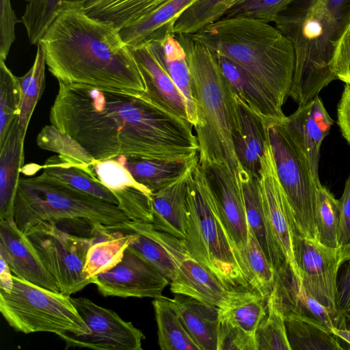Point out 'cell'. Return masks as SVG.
<instances>
[{
  "instance_id": "obj_1",
  "label": "cell",
  "mask_w": 350,
  "mask_h": 350,
  "mask_svg": "<svg viewBox=\"0 0 350 350\" xmlns=\"http://www.w3.org/2000/svg\"><path fill=\"white\" fill-rule=\"evenodd\" d=\"M51 124L95 161L133 157L188 161L199 144L188 120L156 106L142 93L58 81Z\"/></svg>"
},
{
  "instance_id": "obj_2",
  "label": "cell",
  "mask_w": 350,
  "mask_h": 350,
  "mask_svg": "<svg viewBox=\"0 0 350 350\" xmlns=\"http://www.w3.org/2000/svg\"><path fill=\"white\" fill-rule=\"evenodd\" d=\"M46 65L57 79L136 93L144 83L120 28L88 14L83 6L61 12L39 43Z\"/></svg>"
},
{
  "instance_id": "obj_3",
  "label": "cell",
  "mask_w": 350,
  "mask_h": 350,
  "mask_svg": "<svg viewBox=\"0 0 350 350\" xmlns=\"http://www.w3.org/2000/svg\"><path fill=\"white\" fill-rule=\"evenodd\" d=\"M189 36L247 70L282 108L295 59L293 44L277 27L253 18H221Z\"/></svg>"
},
{
  "instance_id": "obj_4",
  "label": "cell",
  "mask_w": 350,
  "mask_h": 350,
  "mask_svg": "<svg viewBox=\"0 0 350 350\" xmlns=\"http://www.w3.org/2000/svg\"><path fill=\"white\" fill-rule=\"evenodd\" d=\"M183 45L191 74L198 123L199 163L220 162L237 172L232 135L240 125L239 100L215 54L189 35L175 34Z\"/></svg>"
},
{
  "instance_id": "obj_5",
  "label": "cell",
  "mask_w": 350,
  "mask_h": 350,
  "mask_svg": "<svg viewBox=\"0 0 350 350\" xmlns=\"http://www.w3.org/2000/svg\"><path fill=\"white\" fill-rule=\"evenodd\" d=\"M274 22L294 49L295 70L289 96L299 107L304 106L336 79L332 64L342 29L323 0H296Z\"/></svg>"
},
{
  "instance_id": "obj_6",
  "label": "cell",
  "mask_w": 350,
  "mask_h": 350,
  "mask_svg": "<svg viewBox=\"0 0 350 350\" xmlns=\"http://www.w3.org/2000/svg\"><path fill=\"white\" fill-rule=\"evenodd\" d=\"M14 220L25 233L42 221L85 222L124 232L132 221L117 204L77 189L44 171L20 178Z\"/></svg>"
},
{
  "instance_id": "obj_7",
  "label": "cell",
  "mask_w": 350,
  "mask_h": 350,
  "mask_svg": "<svg viewBox=\"0 0 350 350\" xmlns=\"http://www.w3.org/2000/svg\"><path fill=\"white\" fill-rule=\"evenodd\" d=\"M187 206L185 241L190 256L208 268L228 288L249 284L219 221L199 162L188 180Z\"/></svg>"
},
{
  "instance_id": "obj_8",
  "label": "cell",
  "mask_w": 350,
  "mask_h": 350,
  "mask_svg": "<svg viewBox=\"0 0 350 350\" xmlns=\"http://www.w3.org/2000/svg\"><path fill=\"white\" fill-rule=\"evenodd\" d=\"M10 293L0 290V312L8 325L24 334H87L90 328L69 295L39 286L13 275Z\"/></svg>"
},
{
  "instance_id": "obj_9",
  "label": "cell",
  "mask_w": 350,
  "mask_h": 350,
  "mask_svg": "<svg viewBox=\"0 0 350 350\" xmlns=\"http://www.w3.org/2000/svg\"><path fill=\"white\" fill-rule=\"evenodd\" d=\"M280 184L304 236L317 239L315 208L319 185L304 152L281 123H266Z\"/></svg>"
},
{
  "instance_id": "obj_10",
  "label": "cell",
  "mask_w": 350,
  "mask_h": 350,
  "mask_svg": "<svg viewBox=\"0 0 350 350\" xmlns=\"http://www.w3.org/2000/svg\"><path fill=\"white\" fill-rule=\"evenodd\" d=\"M59 292L71 295L92 283L83 273L94 235L75 234L55 221H42L25 233Z\"/></svg>"
},
{
  "instance_id": "obj_11",
  "label": "cell",
  "mask_w": 350,
  "mask_h": 350,
  "mask_svg": "<svg viewBox=\"0 0 350 350\" xmlns=\"http://www.w3.org/2000/svg\"><path fill=\"white\" fill-rule=\"evenodd\" d=\"M211 190L219 221L239 266L249 284L248 225L238 173L220 162L200 164Z\"/></svg>"
},
{
  "instance_id": "obj_12",
  "label": "cell",
  "mask_w": 350,
  "mask_h": 350,
  "mask_svg": "<svg viewBox=\"0 0 350 350\" xmlns=\"http://www.w3.org/2000/svg\"><path fill=\"white\" fill-rule=\"evenodd\" d=\"M294 248L301 282L306 291L327 308L340 312L336 304L337 280L341 265L350 256V245L327 247L317 239L304 236L296 226Z\"/></svg>"
},
{
  "instance_id": "obj_13",
  "label": "cell",
  "mask_w": 350,
  "mask_h": 350,
  "mask_svg": "<svg viewBox=\"0 0 350 350\" xmlns=\"http://www.w3.org/2000/svg\"><path fill=\"white\" fill-rule=\"evenodd\" d=\"M79 314L90 332L76 336L62 334L66 348L95 350H142L143 332L131 322L123 320L116 312L97 305L85 297H71Z\"/></svg>"
},
{
  "instance_id": "obj_14",
  "label": "cell",
  "mask_w": 350,
  "mask_h": 350,
  "mask_svg": "<svg viewBox=\"0 0 350 350\" xmlns=\"http://www.w3.org/2000/svg\"><path fill=\"white\" fill-rule=\"evenodd\" d=\"M258 177L264 208L271 233L286 262L301 281L294 248L296 224L293 211L278 178L269 137L261 159Z\"/></svg>"
},
{
  "instance_id": "obj_15",
  "label": "cell",
  "mask_w": 350,
  "mask_h": 350,
  "mask_svg": "<svg viewBox=\"0 0 350 350\" xmlns=\"http://www.w3.org/2000/svg\"><path fill=\"white\" fill-rule=\"evenodd\" d=\"M92 283L104 297L154 299L162 295L170 281L128 247L120 262L94 276Z\"/></svg>"
},
{
  "instance_id": "obj_16",
  "label": "cell",
  "mask_w": 350,
  "mask_h": 350,
  "mask_svg": "<svg viewBox=\"0 0 350 350\" xmlns=\"http://www.w3.org/2000/svg\"><path fill=\"white\" fill-rule=\"evenodd\" d=\"M133 233L129 247L137 253L169 281L182 262L190 256L185 240L154 228L151 223L131 221L126 231Z\"/></svg>"
},
{
  "instance_id": "obj_17",
  "label": "cell",
  "mask_w": 350,
  "mask_h": 350,
  "mask_svg": "<svg viewBox=\"0 0 350 350\" xmlns=\"http://www.w3.org/2000/svg\"><path fill=\"white\" fill-rule=\"evenodd\" d=\"M89 167L113 193L119 208L131 220L152 223V192L135 180L120 163L115 159L94 161Z\"/></svg>"
},
{
  "instance_id": "obj_18",
  "label": "cell",
  "mask_w": 350,
  "mask_h": 350,
  "mask_svg": "<svg viewBox=\"0 0 350 350\" xmlns=\"http://www.w3.org/2000/svg\"><path fill=\"white\" fill-rule=\"evenodd\" d=\"M307 158L316 183L321 185L319 176L320 150L324 139L334 124L321 98L316 97L299 107L281 123Z\"/></svg>"
},
{
  "instance_id": "obj_19",
  "label": "cell",
  "mask_w": 350,
  "mask_h": 350,
  "mask_svg": "<svg viewBox=\"0 0 350 350\" xmlns=\"http://www.w3.org/2000/svg\"><path fill=\"white\" fill-rule=\"evenodd\" d=\"M0 256L12 274L46 289L59 292L53 277L44 266L28 238L14 220L0 219Z\"/></svg>"
},
{
  "instance_id": "obj_20",
  "label": "cell",
  "mask_w": 350,
  "mask_h": 350,
  "mask_svg": "<svg viewBox=\"0 0 350 350\" xmlns=\"http://www.w3.org/2000/svg\"><path fill=\"white\" fill-rule=\"evenodd\" d=\"M275 273L272 292L283 313L291 312L309 318L331 331L334 328L342 329L347 327L345 316L340 312H334L327 308L308 293L286 262Z\"/></svg>"
},
{
  "instance_id": "obj_21",
  "label": "cell",
  "mask_w": 350,
  "mask_h": 350,
  "mask_svg": "<svg viewBox=\"0 0 350 350\" xmlns=\"http://www.w3.org/2000/svg\"><path fill=\"white\" fill-rule=\"evenodd\" d=\"M131 50L144 83L142 95L164 111L188 120L185 100L159 57L147 43Z\"/></svg>"
},
{
  "instance_id": "obj_22",
  "label": "cell",
  "mask_w": 350,
  "mask_h": 350,
  "mask_svg": "<svg viewBox=\"0 0 350 350\" xmlns=\"http://www.w3.org/2000/svg\"><path fill=\"white\" fill-rule=\"evenodd\" d=\"M214 54L224 75L243 103L260 116L265 123L283 122L286 116L282 108L257 80L234 62L223 55Z\"/></svg>"
},
{
  "instance_id": "obj_23",
  "label": "cell",
  "mask_w": 350,
  "mask_h": 350,
  "mask_svg": "<svg viewBox=\"0 0 350 350\" xmlns=\"http://www.w3.org/2000/svg\"><path fill=\"white\" fill-rule=\"evenodd\" d=\"M237 173L242 187L248 228L254 233L275 271L286 261L267 219L258 174L239 164Z\"/></svg>"
},
{
  "instance_id": "obj_24",
  "label": "cell",
  "mask_w": 350,
  "mask_h": 350,
  "mask_svg": "<svg viewBox=\"0 0 350 350\" xmlns=\"http://www.w3.org/2000/svg\"><path fill=\"white\" fill-rule=\"evenodd\" d=\"M193 168L152 196L154 228L183 240L186 238L188 180Z\"/></svg>"
},
{
  "instance_id": "obj_25",
  "label": "cell",
  "mask_w": 350,
  "mask_h": 350,
  "mask_svg": "<svg viewBox=\"0 0 350 350\" xmlns=\"http://www.w3.org/2000/svg\"><path fill=\"white\" fill-rule=\"evenodd\" d=\"M229 288L208 268L191 256L181 263L170 291L189 296L219 308L226 300Z\"/></svg>"
},
{
  "instance_id": "obj_26",
  "label": "cell",
  "mask_w": 350,
  "mask_h": 350,
  "mask_svg": "<svg viewBox=\"0 0 350 350\" xmlns=\"http://www.w3.org/2000/svg\"><path fill=\"white\" fill-rule=\"evenodd\" d=\"M163 62L169 75L182 94L186 104L188 120L193 127L198 118L193 96L191 74L185 51L174 33L146 42Z\"/></svg>"
},
{
  "instance_id": "obj_27",
  "label": "cell",
  "mask_w": 350,
  "mask_h": 350,
  "mask_svg": "<svg viewBox=\"0 0 350 350\" xmlns=\"http://www.w3.org/2000/svg\"><path fill=\"white\" fill-rule=\"evenodd\" d=\"M24 140L16 118L0 144V219L14 220L15 196L24 162Z\"/></svg>"
},
{
  "instance_id": "obj_28",
  "label": "cell",
  "mask_w": 350,
  "mask_h": 350,
  "mask_svg": "<svg viewBox=\"0 0 350 350\" xmlns=\"http://www.w3.org/2000/svg\"><path fill=\"white\" fill-rule=\"evenodd\" d=\"M171 301L200 350H217L219 308L181 294H176Z\"/></svg>"
},
{
  "instance_id": "obj_29",
  "label": "cell",
  "mask_w": 350,
  "mask_h": 350,
  "mask_svg": "<svg viewBox=\"0 0 350 350\" xmlns=\"http://www.w3.org/2000/svg\"><path fill=\"white\" fill-rule=\"evenodd\" d=\"M238 100L240 125L232 135L234 152L239 165L258 174L268 141L267 125L260 116Z\"/></svg>"
},
{
  "instance_id": "obj_30",
  "label": "cell",
  "mask_w": 350,
  "mask_h": 350,
  "mask_svg": "<svg viewBox=\"0 0 350 350\" xmlns=\"http://www.w3.org/2000/svg\"><path fill=\"white\" fill-rule=\"evenodd\" d=\"M113 159L126 168L135 180L148 189L152 194L181 178L199 162V155L188 161L124 156Z\"/></svg>"
},
{
  "instance_id": "obj_31",
  "label": "cell",
  "mask_w": 350,
  "mask_h": 350,
  "mask_svg": "<svg viewBox=\"0 0 350 350\" xmlns=\"http://www.w3.org/2000/svg\"><path fill=\"white\" fill-rule=\"evenodd\" d=\"M267 301L249 284L232 287L229 288L226 300L219 307L218 319L254 336L266 315Z\"/></svg>"
},
{
  "instance_id": "obj_32",
  "label": "cell",
  "mask_w": 350,
  "mask_h": 350,
  "mask_svg": "<svg viewBox=\"0 0 350 350\" xmlns=\"http://www.w3.org/2000/svg\"><path fill=\"white\" fill-rule=\"evenodd\" d=\"M197 0H173L139 21L120 29L123 41L130 49L137 48L149 40L173 32L175 21Z\"/></svg>"
},
{
  "instance_id": "obj_33",
  "label": "cell",
  "mask_w": 350,
  "mask_h": 350,
  "mask_svg": "<svg viewBox=\"0 0 350 350\" xmlns=\"http://www.w3.org/2000/svg\"><path fill=\"white\" fill-rule=\"evenodd\" d=\"M291 350H344L340 339L328 328L309 318L284 313Z\"/></svg>"
},
{
  "instance_id": "obj_34",
  "label": "cell",
  "mask_w": 350,
  "mask_h": 350,
  "mask_svg": "<svg viewBox=\"0 0 350 350\" xmlns=\"http://www.w3.org/2000/svg\"><path fill=\"white\" fill-rule=\"evenodd\" d=\"M173 0H88V14L118 28L133 24Z\"/></svg>"
},
{
  "instance_id": "obj_35",
  "label": "cell",
  "mask_w": 350,
  "mask_h": 350,
  "mask_svg": "<svg viewBox=\"0 0 350 350\" xmlns=\"http://www.w3.org/2000/svg\"><path fill=\"white\" fill-rule=\"evenodd\" d=\"M152 303L161 349L200 350L183 326L171 299L161 295L154 298Z\"/></svg>"
},
{
  "instance_id": "obj_36",
  "label": "cell",
  "mask_w": 350,
  "mask_h": 350,
  "mask_svg": "<svg viewBox=\"0 0 350 350\" xmlns=\"http://www.w3.org/2000/svg\"><path fill=\"white\" fill-rule=\"evenodd\" d=\"M42 168L49 175L77 189L118 206L113 193L100 182L89 167L75 164L57 154L48 159Z\"/></svg>"
},
{
  "instance_id": "obj_37",
  "label": "cell",
  "mask_w": 350,
  "mask_h": 350,
  "mask_svg": "<svg viewBox=\"0 0 350 350\" xmlns=\"http://www.w3.org/2000/svg\"><path fill=\"white\" fill-rule=\"evenodd\" d=\"M45 65L44 50L38 44L31 68L23 76L16 77L21 92L18 125L20 134L24 139L31 115L45 88Z\"/></svg>"
},
{
  "instance_id": "obj_38",
  "label": "cell",
  "mask_w": 350,
  "mask_h": 350,
  "mask_svg": "<svg viewBox=\"0 0 350 350\" xmlns=\"http://www.w3.org/2000/svg\"><path fill=\"white\" fill-rule=\"evenodd\" d=\"M88 0H30L22 16L30 44L38 45L49 26L64 10L85 6Z\"/></svg>"
},
{
  "instance_id": "obj_39",
  "label": "cell",
  "mask_w": 350,
  "mask_h": 350,
  "mask_svg": "<svg viewBox=\"0 0 350 350\" xmlns=\"http://www.w3.org/2000/svg\"><path fill=\"white\" fill-rule=\"evenodd\" d=\"M133 238V233L125 232L117 237L93 243L88 250L83 273L92 278L106 272L120 262Z\"/></svg>"
},
{
  "instance_id": "obj_40",
  "label": "cell",
  "mask_w": 350,
  "mask_h": 350,
  "mask_svg": "<svg viewBox=\"0 0 350 350\" xmlns=\"http://www.w3.org/2000/svg\"><path fill=\"white\" fill-rule=\"evenodd\" d=\"M256 350H291L283 311L271 291L267 301V313L254 334Z\"/></svg>"
},
{
  "instance_id": "obj_41",
  "label": "cell",
  "mask_w": 350,
  "mask_h": 350,
  "mask_svg": "<svg viewBox=\"0 0 350 350\" xmlns=\"http://www.w3.org/2000/svg\"><path fill=\"white\" fill-rule=\"evenodd\" d=\"M233 0H197L176 19L174 34L190 35L221 18Z\"/></svg>"
},
{
  "instance_id": "obj_42",
  "label": "cell",
  "mask_w": 350,
  "mask_h": 350,
  "mask_svg": "<svg viewBox=\"0 0 350 350\" xmlns=\"http://www.w3.org/2000/svg\"><path fill=\"white\" fill-rule=\"evenodd\" d=\"M340 217L338 200L321 185L317 191L315 208L317 240L319 243L329 247H340L338 241Z\"/></svg>"
},
{
  "instance_id": "obj_43",
  "label": "cell",
  "mask_w": 350,
  "mask_h": 350,
  "mask_svg": "<svg viewBox=\"0 0 350 350\" xmlns=\"http://www.w3.org/2000/svg\"><path fill=\"white\" fill-rule=\"evenodd\" d=\"M247 260L249 285L267 301L274 286L275 269L250 229L248 231Z\"/></svg>"
},
{
  "instance_id": "obj_44",
  "label": "cell",
  "mask_w": 350,
  "mask_h": 350,
  "mask_svg": "<svg viewBox=\"0 0 350 350\" xmlns=\"http://www.w3.org/2000/svg\"><path fill=\"white\" fill-rule=\"evenodd\" d=\"M37 143L40 148L55 152L63 159L85 167L95 161L75 139L52 124L42 129Z\"/></svg>"
},
{
  "instance_id": "obj_45",
  "label": "cell",
  "mask_w": 350,
  "mask_h": 350,
  "mask_svg": "<svg viewBox=\"0 0 350 350\" xmlns=\"http://www.w3.org/2000/svg\"><path fill=\"white\" fill-rule=\"evenodd\" d=\"M21 92L16 77L0 60V144L20 113Z\"/></svg>"
},
{
  "instance_id": "obj_46",
  "label": "cell",
  "mask_w": 350,
  "mask_h": 350,
  "mask_svg": "<svg viewBox=\"0 0 350 350\" xmlns=\"http://www.w3.org/2000/svg\"><path fill=\"white\" fill-rule=\"evenodd\" d=\"M296 0H243L232 5L222 18L249 17L267 23L274 22L278 15Z\"/></svg>"
},
{
  "instance_id": "obj_47",
  "label": "cell",
  "mask_w": 350,
  "mask_h": 350,
  "mask_svg": "<svg viewBox=\"0 0 350 350\" xmlns=\"http://www.w3.org/2000/svg\"><path fill=\"white\" fill-rule=\"evenodd\" d=\"M217 350H256L254 336L228 322L219 321Z\"/></svg>"
},
{
  "instance_id": "obj_48",
  "label": "cell",
  "mask_w": 350,
  "mask_h": 350,
  "mask_svg": "<svg viewBox=\"0 0 350 350\" xmlns=\"http://www.w3.org/2000/svg\"><path fill=\"white\" fill-rule=\"evenodd\" d=\"M332 68L336 79L350 85V21L336 42Z\"/></svg>"
},
{
  "instance_id": "obj_49",
  "label": "cell",
  "mask_w": 350,
  "mask_h": 350,
  "mask_svg": "<svg viewBox=\"0 0 350 350\" xmlns=\"http://www.w3.org/2000/svg\"><path fill=\"white\" fill-rule=\"evenodd\" d=\"M0 60L5 61L14 41L15 25L18 20L10 0H0Z\"/></svg>"
},
{
  "instance_id": "obj_50",
  "label": "cell",
  "mask_w": 350,
  "mask_h": 350,
  "mask_svg": "<svg viewBox=\"0 0 350 350\" xmlns=\"http://www.w3.org/2000/svg\"><path fill=\"white\" fill-rule=\"evenodd\" d=\"M336 304L339 310L350 321V256L341 265L337 280Z\"/></svg>"
},
{
  "instance_id": "obj_51",
  "label": "cell",
  "mask_w": 350,
  "mask_h": 350,
  "mask_svg": "<svg viewBox=\"0 0 350 350\" xmlns=\"http://www.w3.org/2000/svg\"><path fill=\"white\" fill-rule=\"evenodd\" d=\"M338 202L340 217L338 241L339 247H345L350 245V174Z\"/></svg>"
},
{
  "instance_id": "obj_52",
  "label": "cell",
  "mask_w": 350,
  "mask_h": 350,
  "mask_svg": "<svg viewBox=\"0 0 350 350\" xmlns=\"http://www.w3.org/2000/svg\"><path fill=\"white\" fill-rule=\"evenodd\" d=\"M337 123L350 146V85L346 84L337 108Z\"/></svg>"
},
{
  "instance_id": "obj_53",
  "label": "cell",
  "mask_w": 350,
  "mask_h": 350,
  "mask_svg": "<svg viewBox=\"0 0 350 350\" xmlns=\"http://www.w3.org/2000/svg\"><path fill=\"white\" fill-rule=\"evenodd\" d=\"M332 16L340 25L342 31L350 21V0H323Z\"/></svg>"
},
{
  "instance_id": "obj_54",
  "label": "cell",
  "mask_w": 350,
  "mask_h": 350,
  "mask_svg": "<svg viewBox=\"0 0 350 350\" xmlns=\"http://www.w3.org/2000/svg\"><path fill=\"white\" fill-rule=\"evenodd\" d=\"M0 290L10 293L13 286V274L5 259L0 256Z\"/></svg>"
},
{
  "instance_id": "obj_55",
  "label": "cell",
  "mask_w": 350,
  "mask_h": 350,
  "mask_svg": "<svg viewBox=\"0 0 350 350\" xmlns=\"http://www.w3.org/2000/svg\"><path fill=\"white\" fill-rule=\"evenodd\" d=\"M332 332L340 339L345 349H350V321L345 328H334Z\"/></svg>"
},
{
  "instance_id": "obj_56",
  "label": "cell",
  "mask_w": 350,
  "mask_h": 350,
  "mask_svg": "<svg viewBox=\"0 0 350 350\" xmlns=\"http://www.w3.org/2000/svg\"><path fill=\"white\" fill-rule=\"evenodd\" d=\"M242 1H243V0H233L232 5H233L236 4V3H239V2Z\"/></svg>"
}]
</instances>
